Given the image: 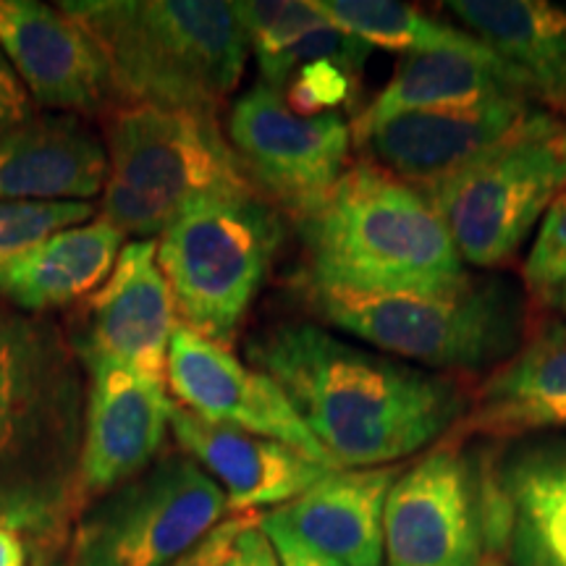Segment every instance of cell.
<instances>
[{
	"label": "cell",
	"mask_w": 566,
	"mask_h": 566,
	"mask_svg": "<svg viewBox=\"0 0 566 566\" xmlns=\"http://www.w3.org/2000/svg\"><path fill=\"white\" fill-rule=\"evenodd\" d=\"M247 357L281 386L342 470L391 467L443 441L472 396L454 373L359 349L307 321L260 331Z\"/></svg>",
	"instance_id": "1"
},
{
	"label": "cell",
	"mask_w": 566,
	"mask_h": 566,
	"mask_svg": "<svg viewBox=\"0 0 566 566\" xmlns=\"http://www.w3.org/2000/svg\"><path fill=\"white\" fill-rule=\"evenodd\" d=\"M80 357L45 325L6 321L0 349V522L48 554L69 546L84 409Z\"/></svg>",
	"instance_id": "2"
},
{
	"label": "cell",
	"mask_w": 566,
	"mask_h": 566,
	"mask_svg": "<svg viewBox=\"0 0 566 566\" xmlns=\"http://www.w3.org/2000/svg\"><path fill=\"white\" fill-rule=\"evenodd\" d=\"M304 281L363 294H446L472 275L430 202L370 163H352L296 221Z\"/></svg>",
	"instance_id": "3"
},
{
	"label": "cell",
	"mask_w": 566,
	"mask_h": 566,
	"mask_svg": "<svg viewBox=\"0 0 566 566\" xmlns=\"http://www.w3.org/2000/svg\"><path fill=\"white\" fill-rule=\"evenodd\" d=\"M101 48L118 105L218 113L242 82L250 38L218 0L61 3Z\"/></svg>",
	"instance_id": "4"
},
{
	"label": "cell",
	"mask_w": 566,
	"mask_h": 566,
	"mask_svg": "<svg viewBox=\"0 0 566 566\" xmlns=\"http://www.w3.org/2000/svg\"><path fill=\"white\" fill-rule=\"evenodd\" d=\"M108 179L101 216L137 239L218 197L258 195L216 113L124 105L105 116Z\"/></svg>",
	"instance_id": "5"
},
{
	"label": "cell",
	"mask_w": 566,
	"mask_h": 566,
	"mask_svg": "<svg viewBox=\"0 0 566 566\" xmlns=\"http://www.w3.org/2000/svg\"><path fill=\"white\" fill-rule=\"evenodd\" d=\"M300 292L325 325L449 373L509 359L527 321L525 302L504 281H470L446 294H363L300 279Z\"/></svg>",
	"instance_id": "6"
},
{
	"label": "cell",
	"mask_w": 566,
	"mask_h": 566,
	"mask_svg": "<svg viewBox=\"0 0 566 566\" xmlns=\"http://www.w3.org/2000/svg\"><path fill=\"white\" fill-rule=\"evenodd\" d=\"M283 242L281 212L260 195L205 200L158 237V265L181 328L229 346Z\"/></svg>",
	"instance_id": "7"
},
{
	"label": "cell",
	"mask_w": 566,
	"mask_h": 566,
	"mask_svg": "<svg viewBox=\"0 0 566 566\" xmlns=\"http://www.w3.org/2000/svg\"><path fill=\"white\" fill-rule=\"evenodd\" d=\"M566 187V122L535 111L457 174L422 189L464 265H509Z\"/></svg>",
	"instance_id": "8"
},
{
	"label": "cell",
	"mask_w": 566,
	"mask_h": 566,
	"mask_svg": "<svg viewBox=\"0 0 566 566\" xmlns=\"http://www.w3.org/2000/svg\"><path fill=\"white\" fill-rule=\"evenodd\" d=\"M504 548L495 459L446 436L407 467L386 499L388 566H491Z\"/></svg>",
	"instance_id": "9"
},
{
	"label": "cell",
	"mask_w": 566,
	"mask_h": 566,
	"mask_svg": "<svg viewBox=\"0 0 566 566\" xmlns=\"http://www.w3.org/2000/svg\"><path fill=\"white\" fill-rule=\"evenodd\" d=\"M229 514L223 488L168 451L80 516L61 566H171Z\"/></svg>",
	"instance_id": "10"
},
{
	"label": "cell",
	"mask_w": 566,
	"mask_h": 566,
	"mask_svg": "<svg viewBox=\"0 0 566 566\" xmlns=\"http://www.w3.org/2000/svg\"><path fill=\"white\" fill-rule=\"evenodd\" d=\"M226 137L254 192L294 223L310 216L349 168L352 124L342 113L296 116L281 92L263 82L231 103Z\"/></svg>",
	"instance_id": "11"
},
{
	"label": "cell",
	"mask_w": 566,
	"mask_h": 566,
	"mask_svg": "<svg viewBox=\"0 0 566 566\" xmlns=\"http://www.w3.org/2000/svg\"><path fill=\"white\" fill-rule=\"evenodd\" d=\"M87 373L76 467V522L87 509L145 472L163 454L176 401L166 388L113 359H82Z\"/></svg>",
	"instance_id": "12"
},
{
	"label": "cell",
	"mask_w": 566,
	"mask_h": 566,
	"mask_svg": "<svg viewBox=\"0 0 566 566\" xmlns=\"http://www.w3.org/2000/svg\"><path fill=\"white\" fill-rule=\"evenodd\" d=\"M535 111L525 95H499L464 108L399 113L373 124L352 122V145L363 163L422 192L504 142Z\"/></svg>",
	"instance_id": "13"
},
{
	"label": "cell",
	"mask_w": 566,
	"mask_h": 566,
	"mask_svg": "<svg viewBox=\"0 0 566 566\" xmlns=\"http://www.w3.org/2000/svg\"><path fill=\"white\" fill-rule=\"evenodd\" d=\"M166 384L176 405L202 420L273 438L328 470H342L325 454L273 378L242 365L231 349H223L181 325L168 349Z\"/></svg>",
	"instance_id": "14"
},
{
	"label": "cell",
	"mask_w": 566,
	"mask_h": 566,
	"mask_svg": "<svg viewBox=\"0 0 566 566\" xmlns=\"http://www.w3.org/2000/svg\"><path fill=\"white\" fill-rule=\"evenodd\" d=\"M74 352L82 359H113L166 386L168 349L179 328L171 286L158 265V242L137 239L118 254L108 281L87 296Z\"/></svg>",
	"instance_id": "15"
},
{
	"label": "cell",
	"mask_w": 566,
	"mask_h": 566,
	"mask_svg": "<svg viewBox=\"0 0 566 566\" xmlns=\"http://www.w3.org/2000/svg\"><path fill=\"white\" fill-rule=\"evenodd\" d=\"M0 48L42 108L66 116H108L122 108L101 48L61 6L0 0Z\"/></svg>",
	"instance_id": "16"
},
{
	"label": "cell",
	"mask_w": 566,
	"mask_h": 566,
	"mask_svg": "<svg viewBox=\"0 0 566 566\" xmlns=\"http://www.w3.org/2000/svg\"><path fill=\"white\" fill-rule=\"evenodd\" d=\"M171 433L179 451L223 488L231 516L281 509L334 472L292 446L208 422L179 405L171 415Z\"/></svg>",
	"instance_id": "17"
},
{
	"label": "cell",
	"mask_w": 566,
	"mask_h": 566,
	"mask_svg": "<svg viewBox=\"0 0 566 566\" xmlns=\"http://www.w3.org/2000/svg\"><path fill=\"white\" fill-rule=\"evenodd\" d=\"M541 430H566V323L558 317L530 331L525 344L472 391L449 438L506 441Z\"/></svg>",
	"instance_id": "18"
},
{
	"label": "cell",
	"mask_w": 566,
	"mask_h": 566,
	"mask_svg": "<svg viewBox=\"0 0 566 566\" xmlns=\"http://www.w3.org/2000/svg\"><path fill=\"white\" fill-rule=\"evenodd\" d=\"M105 179V142L80 116H34L0 134V202H84Z\"/></svg>",
	"instance_id": "19"
},
{
	"label": "cell",
	"mask_w": 566,
	"mask_h": 566,
	"mask_svg": "<svg viewBox=\"0 0 566 566\" xmlns=\"http://www.w3.org/2000/svg\"><path fill=\"white\" fill-rule=\"evenodd\" d=\"M399 467L334 470L273 514L307 546L344 566H384V512Z\"/></svg>",
	"instance_id": "20"
},
{
	"label": "cell",
	"mask_w": 566,
	"mask_h": 566,
	"mask_svg": "<svg viewBox=\"0 0 566 566\" xmlns=\"http://www.w3.org/2000/svg\"><path fill=\"white\" fill-rule=\"evenodd\" d=\"M512 566H566V438L516 443L495 459Z\"/></svg>",
	"instance_id": "21"
},
{
	"label": "cell",
	"mask_w": 566,
	"mask_h": 566,
	"mask_svg": "<svg viewBox=\"0 0 566 566\" xmlns=\"http://www.w3.org/2000/svg\"><path fill=\"white\" fill-rule=\"evenodd\" d=\"M124 237L103 216L53 233L0 265V300L24 313H48L92 296L116 268Z\"/></svg>",
	"instance_id": "22"
},
{
	"label": "cell",
	"mask_w": 566,
	"mask_h": 566,
	"mask_svg": "<svg viewBox=\"0 0 566 566\" xmlns=\"http://www.w3.org/2000/svg\"><path fill=\"white\" fill-rule=\"evenodd\" d=\"M454 17L566 116V9L546 0H454Z\"/></svg>",
	"instance_id": "23"
},
{
	"label": "cell",
	"mask_w": 566,
	"mask_h": 566,
	"mask_svg": "<svg viewBox=\"0 0 566 566\" xmlns=\"http://www.w3.org/2000/svg\"><path fill=\"white\" fill-rule=\"evenodd\" d=\"M499 95H525L537 101L527 76L493 51L412 53L401 59L391 82L354 122L373 124L399 113L464 108Z\"/></svg>",
	"instance_id": "24"
},
{
	"label": "cell",
	"mask_w": 566,
	"mask_h": 566,
	"mask_svg": "<svg viewBox=\"0 0 566 566\" xmlns=\"http://www.w3.org/2000/svg\"><path fill=\"white\" fill-rule=\"evenodd\" d=\"M317 9L328 17L331 24L342 27L370 48H384L396 53H438V51H467L483 53L475 34L443 24L417 9L412 3L396 0H317Z\"/></svg>",
	"instance_id": "25"
},
{
	"label": "cell",
	"mask_w": 566,
	"mask_h": 566,
	"mask_svg": "<svg viewBox=\"0 0 566 566\" xmlns=\"http://www.w3.org/2000/svg\"><path fill=\"white\" fill-rule=\"evenodd\" d=\"M527 300L541 315L566 317V187L543 216L522 268Z\"/></svg>",
	"instance_id": "26"
},
{
	"label": "cell",
	"mask_w": 566,
	"mask_h": 566,
	"mask_svg": "<svg viewBox=\"0 0 566 566\" xmlns=\"http://www.w3.org/2000/svg\"><path fill=\"white\" fill-rule=\"evenodd\" d=\"M233 9L250 38V51L258 63L271 61L273 55L283 53L304 34L328 21L317 3H292V0H244L233 3Z\"/></svg>",
	"instance_id": "27"
},
{
	"label": "cell",
	"mask_w": 566,
	"mask_h": 566,
	"mask_svg": "<svg viewBox=\"0 0 566 566\" xmlns=\"http://www.w3.org/2000/svg\"><path fill=\"white\" fill-rule=\"evenodd\" d=\"M92 216L90 202H0V265Z\"/></svg>",
	"instance_id": "28"
},
{
	"label": "cell",
	"mask_w": 566,
	"mask_h": 566,
	"mask_svg": "<svg viewBox=\"0 0 566 566\" xmlns=\"http://www.w3.org/2000/svg\"><path fill=\"white\" fill-rule=\"evenodd\" d=\"M354 84L357 80L349 71L336 66L334 61H313L304 63L289 76L281 97L296 116L313 118L325 116V113H338L342 105L352 103Z\"/></svg>",
	"instance_id": "29"
},
{
	"label": "cell",
	"mask_w": 566,
	"mask_h": 566,
	"mask_svg": "<svg viewBox=\"0 0 566 566\" xmlns=\"http://www.w3.org/2000/svg\"><path fill=\"white\" fill-rule=\"evenodd\" d=\"M260 525H263L265 535L271 537L275 554H279L281 566H344L336 558L321 554V551L307 546L300 535L292 533L273 512L260 514Z\"/></svg>",
	"instance_id": "30"
},
{
	"label": "cell",
	"mask_w": 566,
	"mask_h": 566,
	"mask_svg": "<svg viewBox=\"0 0 566 566\" xmlns=\"http://www.w3.org/2000/svg\"><path fill=\"white\" fill-rule=\"evenodd\" d=\"M223 566H281L271 537L260 525V514H250L233 537Z\"/></svg>",
	"instance_id": "31"
},
{
	"label": "cell",
	"mask_w": 566,
	"mask_h": 566,
	"mask_svg": "<svg viewBox=\"0 0 566 566\" xmlns=\"http://www.w3.org/2000/svg\"><path fill=\"white\" fill-rule=\"evenodd\" d=\"M34 118V101L0 48V134Z\"/></svg>",
	"instance_id": "32"
},
{
	"label": "cell",
	"mask_w": 566,
	"mask_h": 566,
	"mask_svg": "<svg viewBox=\"0 0 566 566\" xmlns=\"http://www.w3.org/2000/svg\"><path fill=\"white\" fill-rule=\"evenodd\" d=\"M247 516L250 514L226 516L221 525L212 530V533L205 535L192 551H187L181 558H176L171 566H223L233 537H237L239 527L244 525Z\"/></svg>",
	"instance_id": "33"
},
{
	"label": "cell",
	"mask_w": 566,
	"mask_h": 566,
	"mask_svg": "<svg viewBox=\"0 0 566 566\" xmlns=\"http://www.w3.org/2000/svg\"><path fill=\"white\" fill-rule=\"evenodd\" d=\"M40 551L48 558H53L45 548H40L30 535L21 530L0 522V566H53L45 558H40Z\"/></svg>",
	"instance_id": "34"
},
{
	"label": "cell",
	"mask_w": 566,
	"mask_h": 566,
	"mask_svg": "<svg viewBox=\"0 0 566 566\" xmlns=\"http://www.w3.org/2000/svg\"><path fill=\"white\" fill-rule=\"evenodd\" d=\"M3 336H6V321H0V349H3Z\"/></svg>",
	"instance_id": "35"
},
{
	"label": "cell",
	"mask_w": 566,
	"mask_h": 566,
	"mask_svg": "<svg viewBox=\"0 0 566 566\" xmlns=\"http://www.w3.org/2000/svg\"><path fill=\"white\" fill-rule=\"evenodd\" d=\"M491 566H504V564H501V562H493V564H491Z\"/></svg>",
	"instance_id": "36"
}]
</instances>
